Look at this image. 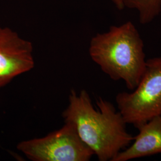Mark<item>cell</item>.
I'll return each instance as SVG.
<instances>
[{"mask_svg": "<svg viewBox=\"0 0 161 161\" xmlns=\"http://www.w3.org/2000/svg\"><path fill=\"white\" fill-rule=\"evenodd\" d=\"M96 109L85 90L78 94L72 91L69 104L62 114L64 122L75 127L80 139L100 161H112L129 146L134 137L127 132V124L119 111L102 97Z\"/></svg>", "mask_w": 161, "mask_h": 161, "instance_id": "obj_1", "label": "cell"}, {"mask_svg": "<svg viewBox=\"0 0 161 161\" xmlns=\"http://www.w3.org/2000/svg\"><path fill=\"white\" fill-rule=\"evenodd\" d=\"M89 54L104 73L113 80H124L130 90L137 86L146 69L144 42L130 21L94 36Z\"/></svg>", "mask_w": 161, "mask_h": 161, "instance_id": "obj_2", "label": "cell"}, {"mask_svg": "<svg viewBox=\"0 0 161 161\" xmlns=\"http://www.w3.org/2000/svg\"><path fill=\"white\" fill-rule=\"evenodd\" d=\"M133 90L118 93L116 102L126 123L137 128L161 115V57L146 60L144 74Z\"/></svg>", "mask_w": 161, "mask_h": 161, "instance_id": "obj_3", "label": "cell"}, {"mask_svg": "<svg viewBox=\"0 0 161 161\" xmlns=\"http://www.w3.org/2000/svg\"><path fill=\"white\" fill-rule=\"evenodd\" d=\"M17 148L33 161H88L94 155L68 122L43 137L23 140Z\"/></svg>", "mask_w": 161, "mask_h": 161, "instance_id": "obj_4", "label": "cell"}, {"mask_svg": "<svg viewBox=\"0 0 161 161\" xmlns=\"http://www.w3.org/2000/svg\"><path fill=\"white\" fill-rule=\"evenodd\" d=\"M34 66L32 42L10 28L0 26V89Z\"/></svg>", "mask_w": 161, "mask_h": 161, "instance_id": "obj_5", "label": "cell"}, {"mask_svg": "<svg viewBox=\"0 0 161 161\" xmlns=\"http://www.w3.org/2000/svg\"><path fill=\"white\" fill-rule=\"evenodd\" d=\"M137 128L139 132L133 143L118 153L112 161H127L161 153V115Z\"/></svg>", "mask_w": 161, "mask_h": 161, "instance_id": "obj_6", "label": "cell"}, {"mask_svg": "<svg viewBox=\"0 0 161 161\" xmlns=\"http://www.w3.org/2000/svg\"><path fill=\"white\" fill-rule=\"evenodd\" d=\"M125 8L137 11L140 23L152 22L161 12V0H123Z\"/></svg>", "mask_w": 161, "mask_h": 161, "instance_id": "obj_7", "label": "cell"}, {"mask_svg": "<svg viewBox=\"0 0 161 161\" xmlns=\"http://www.w3.org/2000/svg\"><path fill=\"white\" fill-rule=\"evenodd\" d=\"M119 10H122L125 8L123 0H110Z\"/></svg>", "mask_w": 161, "mask_h": 161, "instance_id": "obj_8", "label": "cell"}]
</instances>
